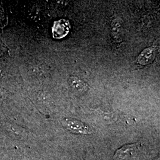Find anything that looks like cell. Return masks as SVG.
<instances>
[{
    "label": "cell",
    "instance_id": "1",
    "mask_svg": "<svg viewBox=\"0 0 160 160\" xmlns=\"http://www.w3.org/2000/svg\"><path fill=\"white\" fill-rule=\"evenodd\" d=\"M67 128L74 133L82 135H90L92 133V128L80 120L67 118L65 120Z\"/></svg>",
    "mask_w": 160,
    "mask_h": 160
},
{
    "label": "cell",
    "instance_id": "2",
    "mask_svg": "<svg viewBox=\"0 0 160 160\" xmlns=\"http://www.w3.org/2000/svg\"><path fill=\"white\" fill-rule=\"evenodd\" d=\"M139 147L138 143L126 144L118 149L114 155V160H129L136 153Z\"/></svg>",
    "mask_w": 160,
    "mask_h": 160
},
{
    "label": "cell",
    "instance_id": "3",
    "mask_svg": "<svg viewBox=\"0 0 160 160\" xmlns=\"http://www.w3.org/2000/svg\"><path fill=\"white\" fill-rule=\"evenodd\" d=\"M71 28L70 24L68 20L61 19L55 22L52 28L53 37L55 39H61L68 34Z\"/></svg>",
    "mask_w": 160,
    "mask_h": 160
},
{
    "label": "cell",
    "instance_id": "4",
    "mask_svg": "<svg viewBox=\"0 0 160 160\" xmlns=\"http://www.w3.org/2000/svg\"><path fill=\"white\" fill-rule=\"evenodd\" d=\"M157 52V49L153 47L145 49L138 57V62L142 65H147L152 62L156 57Z\"/></svg>",
    "mask_w": 160,
    "mask_h": 160
},
{
    "label": "cell",
    "instance_id": "5",
    "mask_svg": "<svg viewBox=\"0 0 160 160\" xmlns=\"http://www.w3.org/2000/svg\"><path fill=\"white\" fill-rule=\"evenodd\" d=\"M69 84L71 88L79 93L85 92L88 90V85L84 81L75 77H71L68 80Z\"/></svg>",
    "mask_w": 160,
    "mask_h": 160
}]
</instances>
